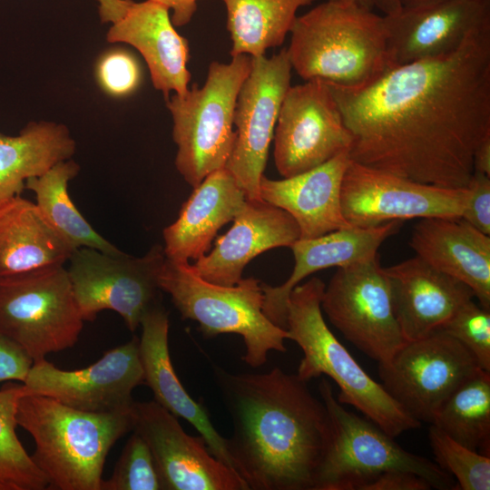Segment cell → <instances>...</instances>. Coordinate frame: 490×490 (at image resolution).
I'll use <instances>...</instances> for the list:
<instances>
[{"label":"cell","instance_id":"1","mask_svg":"<svg viewBox=\"0 0 490 490\" xmlns=\"http://www.w3.org/2000/svg\"><path fill=\"white\" fill-rule=\"evenodd\" d=\"M328 84L353 137L350 160L422 183L468 186L474 153L490 137V30L363 87Z\"/></svg>","mask_w":490,"mask_h":490},{"label":"cell","instance_id":"2","mask_svg":"<svg viewBox=\"0 0 490 490\" xmlns=\"http://www.w3.org/2000/svg\"><path fill=\"white\" fill-rule=\"evenodd\" d=\"M212 368L233 426L228 453L248 489L315 490L331 424L308 382L279 368L264 374Z\"/></svg>","mask_w":490,"mask_h":490},{"label":"cell","instance_id":"3","mask_svg":"<svg viewBox=\"0 0 490 490\" xmlns=\"http://www.w3.org/2000/svg\"><path fill=\"white\" fill-rule=\"evenodd\" d=\"M287 54L303 80L363 87L392 68L384 16L348 1L323 2L297 17Z\"/></svg>","mask_w":490,"mask_h":490},{"label":"cell","instance_id":"4","mask_svg":"<svg viewBox=\"0 0 490 490\" xmlns=\"http://www.w3.org/2000/svg\"><path fill=\"white\" fill-rule=\"evenodd\" d=\"M15 417L33 437L31 456L54 490H101L109 451L133 428V408L87 412L26 393L18 399Z\"/></svg>","mask_w":490,"mask_h":490},{"label":"cell","instance_id":"5","mask_svg":"<svg viewBox=\"0 0 490 490\" xmlns=\"http://www.w3.org/2000/svg\"><path fill=\"white\" fill-rule=\"evenodd\" d=\"M325 286L313 277L296 286L287 301L286 329L303 352L296 375L306 382L321 375L332 378L339 403L356 407L392 437L418 428L421 423L359 366L328 327L321 309Z\"/></svg>","mask_w":490,"mask_h":490},{"label":"cell","instance_id":"6","mask_svg":"<svg viewBox=\"0 0 490 490\" xmlns=\"http://www.w3.org/2000/svg\"><path fill=\"white\" fill-rule=\"evenodd\" d=\"M159 287L171 296L183 319L199 324L204 337L241 336L245 345L241 359L250 367L263 366L270 351L286 352L284 340L289 339V334L263 313L264 294L259 279L242 278L233 286L219 285L201 278L189 261L165 259Z\"/></svg>","mask_w":490,"mask_h":490},{"label":"cell","instance_id":"7","mask_svg":"<svg viewBox=\"0 0 490 490\" xmlns=\"http://www.w3.org/2000/svg\"><path fill=\"white\" fill-rule=\"evenodd\" d=\"M250 66L247 54L231 56L227 64L213 61L201 87L194 83L184 95L173 93L166 99L177 145L175 166L193 188L226 167L236 138V101Z\"/></svg>","mask_w":490,"mask_h":490},{"label":"cell","instance_id":"8","mask_svg":"<svg viewBox=\"0 0 490 490\" xmlns=\"http://www.w3.org/2000/svg\"><path fill=\"white\" fill-rule=\"evenodd\" d=\"M331 424V441L315 490H365L382 473H415L433 488L455 489L452 475L431 460L401 447L375 423L347 410L326 378L318 385Z\"/></svg>","mask_w":490,"mask_h":490},{"label":"cell","instance_id":"9","mask_svg":"<svg viewBox=\"0 0 490 490\" xmlns=\"http://www.w3.org/2000/svg\"><path fill=\"white\" fill-rule=\"evenodd\" d=\"M83 322L64 266L0 278V331L34 362L74 347Z\"/></svg>","mask_w":490,"mask_h":490},{"label":"cell","instance_id":"10","mask_svg":"<svg viewBox=\"0 0 490 490\" xmlns=\"http://www.w3.org/2000/svg\"><path fill=\"white\" fill-rule=\"evenodd\" d=\"M321 309L345 338L378 365L387 364L407 342L378 255L338 268L325 286Z\"/></svg>","mask_w":490,"mask_h":490},{"label":"cell","instance_id":"11","mask_svg":"<svg viewBox=\"0 0 490 490\" xmlns=\"http://www.w3.org/2000/svg\"><path fill=\"white\" fill-rule=\"evenodd\" d=\"M165 259L159 244L143 257L76 249L68 260L67 272L83 320L93 321L98 313L110 309L121 315L134 332L145 313L160 303L159 274Z\"/></svg>","mask_w":490,"mask_h":490},{"label":"cell","instance_id":"12","mask_svg":"<svg viewBox=\"0 0 490 490\" xmlns=\"http://www.w3.org/2000/svg\"><path fill=\"white\" fill-rule=\"evenodd\" d=\"M478 369L474 356L441 329L406 342L387 364L378 365L389 396L415 419L429 424L452 392Z\"/></svg>","mask_w":490,"mask_h":490},{"label":"cell","instance_id":"13","mask_svg":"<svg viewBox=\"0 0 490 490\" xmlns=\"http://www.w3.org/2000/svg\"><path fill=\"white\" fill-rule=\"evenodd\" d=\"M272 141L276 168L287 178L350 151L353 137L329 85L313 79L288 89Z\"/></svg>","mask_w":490,"mask_h":490},{"label":"cell","instance_id":"14","mask_svg":"<svg viewBox=\"0 0 490 490\" xmlns=\"http://www.w3.org/2000/svg\"><path fill=\"white\" fill-rule=\"evenodd\" d=\"M468 188H445L412 181L352 160L340 192L344 218L353 226L392 220L461 218Z\"/></svg>","mask_w":490,"mask_h":490},{"label":"cell","instance_id":"15","mask_svg":"<svg viewBox=\"0 0 490 490\" xmlns=\"http://www.w3.org/2000/svg\"><path fill=\"white\" fill-rule=\"evenodd\" d=\"M250 71L240 86L234 111L235 142L226 169L248 200H260L259 186L292 67L282 48L278 54L250 56Z\"/></svg>","mask_w":490,"mask_h":490},{"label":"cell","instance_id":"16","mask_svg":"<svg viewBox=\"0 0 490 490\" xmlns=\"http://www.w3.org/2000/svg\"><path fill=\"white\" fill-rule=\"evenodd\" d=\"M142 384L139 338L133 337L82 369H61L45 358L34 361L23 387L26 394L48 397L78 410L114 413L132 410V392Z\"/></svg>","mask_w":490,"mask_h":490},{"label":"cell","instance_id":"17","mask_svg":"<svg viewBox=\"0 0 490 490\" xmlns=\"http://www.w3.org/2000/svg\"><path fill=\"white\" fill-rule=\"evenodd\" d=\"M133 431L149 446L164 490H249L235 470L189 436L177 416L156 401L134 402Z\"/></svg>","mask_w":490,"mask_h":490},{"label":"cell","instance_id":"18","mask_svg":"<svg viewBox=\"0 0 490 490\" xmlns=\"http://www.w3.org/2000/svg\"><path fill=\"white\" fill-rule=\"evenodd\" d=\"M392 68L456 50L490 30V0H442L384 15Z\"/></svg>","mask_w":490,"mask_h":490},{"label":"cell","instance_id":"19","mask_svg":"<svg viewBox=\"0 0 490 490\" xmlns=\"http://www.w3.org/2000/svg\"><path fill=\"white\" fill-rule=\"evenodd\" d=\"M232 221L231 228L215 240L212 250L191 265L209 282L233 286L256 256L290 247L300 237L297 222L287 211L261 199L247 200Z\"/></svg>","mask_w":490,"mask_h":490},{"label":"cell","instance_id":"20","mask_svg":"<svg viewBox=\"0 0 490 490\" xmlns=\"http://www.w3.org/2000/svg\"><path fill=\"white\" fill-rule=\"evenodd\" d=\"M111 24L107 41L127 44L142 54L153 87L165 100L172 92L184 95L189 91V43L176 31L167 7L152 0H131L124 14Z\"/></svg>","mask_w":490,"mask_h":490},{"label":"cell","instance_id":"21","mask_svg":"<svg viewBox=\"0 0 490 490\" xmlns=\"http://www.w3.org/2000/svg\"><path fill=\"white\" fill-rule=\"evenodd\" d=\"M395 312L407 341L439 329L466 302L475 297L465 283L416 256L385 268Z\"/></svg>","mask_w":490,"mask_h":490},{"label":"cell","instance_id":"22","mask_svg":"<svg viewBox=\"0 0 490 490\" xmlns=\"http://www.w3.org/2000/svg\"><path fill=\"white\" fill-rule=\"evenodd\" d=\"M399 226L400 221L392 220L369 227H346L313 239H299L289 247L295 260L289 278L276 287L261 283L263 313L275 325L286 328L287 301L301 280L321 270L344 267L377 256L381 244Z\"/></svg>","mask_w":490,"mask_h":490},{"label":"cell","instance_id":"23","mask_svg":"<svg viewBox=\"0 0 490 490\" xmlns=\"http://www.w3.org/2000/svg\"><path fill=\"white\" fill-rule=\"evenodd\" d=\"M349 161V151H345L291 177L271 180L263 175L259 186L260 197L295 220L299 239H313L353 226L344 218L340 205L342 181Z\"/></svg>","mask_w":490,"mask_h":490},{"label":"cell","instance_id":"24","mask_svg":"<svg viewBox=\"0 0 490 490\" xmlns=\"http://www.w3.org/2000/svg\"><path fill=\"white\" fill-rule=\"evenodd\" d=\"M140 326L139 351L144 384L152 391L154 401L191 424L204 438L210 452L233 469L226 438L213 426L202 402L195 401L188 394L175 373L169 352L168 313L158 303L145 313Z\"/></svg>","mask_w":490,"mask_h":490},{"label":"cell","instance_id":"25","mask_svg":"<svg viewBox=\"0 0 490 490\" xmlns=\"http://www.w3.org/2000/svg\"><path fill=\"white\" fill-rule=\"evenodd\" d=\"M410 246L436 270L468 286L490 309V237L461 218H426L414 226Z\"/></svg>","mask_w":490,"mask_h":490},{"label":"cell","instance_id":"26","mask_svg":"<svg viewBox=\"0 0 490 490\" xmlns=\"http://www.w3.org/2000/svg\"><path fill=\"white\" fill-rule=\"evenodd\" d=\"M247 200L226 168L210 173L194 188L177 220L163 230L166 259L185 262L205 255L218 230L233 220Z\"/></svg>","mask_w":490,"mask_h":490},{"label":"cell","instance_id":"27","mask_svg":"<svg viewBox=\"0 0 490 490\" xmlns=\"http://www.w3.org/2000/svg\"><path fill=\"white\" fill-rule=\"evenodd\" d=\"M74 249L21 195L0 202V278L64 266Z\"/></svg>","mask_w":490,"mask_h":490},{"label":"cell","instance_id":"28","mask_svg":"<svg viewBox=\"0 0 490 490\" xmlns=\"http://www.w3.org/2000/svg\"><path fill=\"white\" fill-rule=\"evenodd\" d=\"M75 141L61 123L30 122L17 135L0 132V202L21 195L29 178L71 159Z\"/></svg>","mask_w":490,"mask_h":490},{"label":"cell","instance_id":"29","mask_svg":"<svg viewBox=\"0 0 490 490\" xmlns=\"http://www.w3.org/2000/svg\"><path fill=\"white\" fill-rule=\"evenodd\" d=\"M227 11V29L231 39V56L265 55L278 47L298 17L300 7L316 0H222Z\"/></svg>","mask_w":490,"mask_h":490},{"label":"cell","instance_id":"30","mask_svg":"<svg viewBox=\"0 0 490 490\" xmlns=\"http://www.w3.org/2000/svg\"><path fill=\"white\" fill-rule=\"evenodd\" d=\"M80 167L69 159L52 166L37 177L26 180L25 188L34 191L36 206L45 220L74 248H93L108 254H120L80 213L68 192V183Z\"/></svg>","mask_w":490,"mask_h":490},{"label":"cell","instance_id":"31","mask_svg":"<svg viewBox=\"0 0 490 490\" xmlns=\"http://www.w3.org/2000/svg\"><path fill=\"white\" fill-rule=\"evenodd\" d=\"M430 425L466 447L490 456V372L480 368L463 381Z\"/></svg>","mask_w":490,"mask_h":490},{"label":"cell","instance_id":"32","mask_svg":"<svg viewBox=\"0 0 490 490\" xmlns=\"http://www.w3.org/2000/svg\"><path fill=\"white\" fill-rule=\"evenodd\" d=\"M23 384L0 388V490H44L48 481L15 433L16 408Z\"/></svg>","mask_w":490,"mask_h":490},{"label":"cell","instance_id":"33","mask_svg":"<svg viewBox=\"0 0 490 490\" xmlns=\"http://www.w3.org/2000/svg\"><path fill=\"white\" fill-rule=\"evenodd\" d=\"M428 439L436 464L456 477L458 489H490V456L466 447L434 425Z\"/></svg>","mask_w":490,"mask_h":490},{"label":"cell","instance_id":"34","mask_svg":"<svg viewBox=\"0 0 490 490\" xmlns=\"http://www.w3.org/2000/svg\"><path fill=\"white\" fill-rule=\"evenodd\" d=\"M101 490H164L152 451L135 431L129 437L112 475Z\"/></svg>","mask_w":490,"mask_h":490},{"label":"cell","instance_id":"35","mask_svg":"<svg viewBox=\"0 0 490 490\" xmlns=\"http://www.w3.org/2000/svg\"><path fill=\"white\" fill-rule=\"evenodd\" d=\"M459 341L490 372V310L473 299L463 304L439 328Z\"/></svg>","mask_w":490,"mask_h":490},{"label":"cell","instance_id":"36","mask_svg":"<svg viewBox=\"0 0 490 490\" xmlns=\"http://www.w3.org/2000/svg\"><path fill=\"white\" fill-rule=\"evenodd\" d=\"M95 72L101 88L114 97L132 94L142 82L137 59L124 49L117 48L103 54L97 62Z\"/></svg>","mask_w":490,"mask_h":490},{"label":"cell","instance_id":"37","mask_svg":"<svg viewBox=\"0 0 490 490\" xmlns=\"http://www.w3.org/2000/svg\"><path fill=\"white\" fill-rule=\"evenodd\" d=\"M461 219L479 231L490 234V176L474 172Z\"/></svg>","mask_w":490,"mask_h":490},{"label":"cell","instance_id":"38","mask_svg":"<svg viewBox=\"0 0 490 490\" xmlns=\"http://www.w3.org/2000/svg\"><path fill=\"white\" fill-rule=\"evenodd\" d=\"M33 364L26 351L0 331V383L15 380L23 384Z\"/></svg>","mask_w":490,"mask_h":490},{"label":"cell","instance_id":"39","mask_svg":"<svg viewBox=\"0 0 490 490\" xmlns=\"http://www.w3.org/2000/svg\"><path fill=\"white\" fill-rule=\"evenodd\" d=\"M433 486L426 478L408 471L382 473L365 490H429Z\"/></svg>","mask_w":490,"mask_h":490},{"label":"cell","instance_id":"40","mask_svg":"<svg viewBox=\"0 0 490 490\" xmlns=\"http://www.w3.org/2000/svg\"><path fill=\"white\" fill-rule=\"evenodd\" d=\"M172 11L171 19L174 26L188 24L195 15L199 0H152Z\"/></svg>","mask_w":490,"mask_h":490},{"label":"cell","instance_id":"41","mask_svg":"<svg viewBox=\"0 0 490 490\" xmlns=\"http://www.w3.org/2000/svg\"><path fill=\"white\" fill-rule=\"evenodd\" d=\"M102 22L113 23L125 12L130 0H97Z\"/></svg>","mask_w":490,"mask_h":490},{"label":"cell","instance_id":"42","mask_svg":"<svg viewBox=\"0 0 490 490\" xmlns=\"http://www.w3.org/2000/svg\"><path fill=\"white\" fill-rule=\"evenodd\" d=\"M474 172L490 176V137L485 138L474 153Z\"/></svg>","mask_w":490,"mask_h":490},{"label":"cell","instance_id":"43","mask_svg":"<svg viewBox=\"0 0 490 490\" xmlns=\"http://www.w3.org/2000/svg\"><path fill=\"white\" fill-rule=\"evenodd\" d=\"M374 6L383 12L385 15H396L402 8L399 0H374Z\"/></svg>","mask_w":490,"mask_h":490},{"label":"cell","instance_id":"44","mask_svg":"<svg viewBox=\"0 0 490 490\" xmlns=\"http://www.w3.org/2000/svg\"><path fill=\"white\" fill-rule=\"evenodd\" d=\"M442 0H399L402 7H414Z\"/></svg>","mask_w":490,"mask_h":490},{"label":"cell","instance_id":"45","mask_svg":"<svg viewBox=\"0 0 490 490\" xmlns=\"http://www.w3.org/2000/svg\"><path fill=\"white\" fill-rule=\"evenodd\" d=\"M328 1H335V2H340V1H348V2H354L361 6H364L366 8L373 10L374 6V0H328Z\"/></svg>","mask_w":490,"mask_h":490}]
</instances>
